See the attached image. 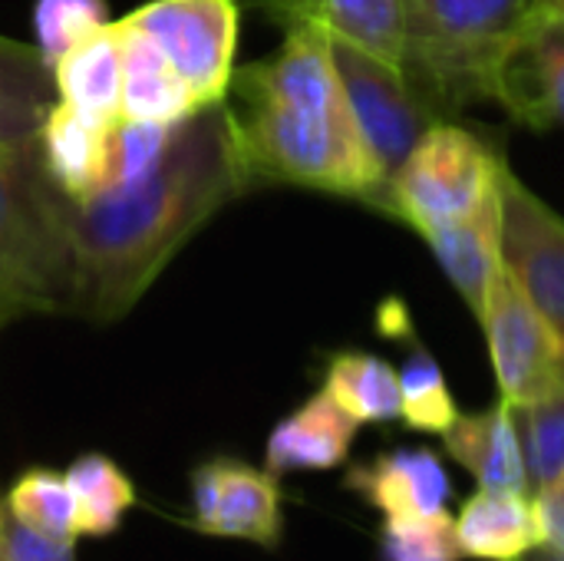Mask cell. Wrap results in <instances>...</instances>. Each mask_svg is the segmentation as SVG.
<instances>
[{
    "label": "cell",
    "mask_w": 564,
    "mask_h": 561,
    "mask_svg": "<svg viewBox=\"0 0 564 561\" xmlns=\"http://www.w3.org/2000/svg\"><path fill=\"white\" fill-rule=\"evenodd\" d=\"M248 188L225 103H215L172 126L162 155L135 182L66 198L73 314L122 321L165 265Z\"/></svg>",
    "instance_id": "6da1fadb"
},
{
    "label": "cell",
    "mask_w": 564,
    "mask_h": 561,
    "mask_svg": "<svg viewBox=\"0 0 564 561\" xmlns=\"http://www.w3.org/2000/svg\"><path fill=\"white\" fill-rule=\"evenodd\" d=\"M397 374H400V420L416 433L443 436L456 423L459 407L449 393L440 360L426 347H416L413 357H406V364Z\"/></svg>",
    "instance_id": "484cf974"
},
{
    "label": "cell",
    "mask_w": 564,
    "mask_h": 561,
    "mask_svg": "<svg viewBox=\"0 0 564 561\" xmlns=\"http://www.w3.org/2000/svg\"><path fill=\"white\" fill-rule=\"evenodd\" d=\"M502 403L516 407L564 390V337L525 301L502 268L479 317Z\"/></svg>",
    "instance_id": "ba28073f"
},
{
    "label": "cell",
    "mask_w": 564,
    "mask_h": 561,
    "mask_svg": "<svg viewBox=\"0 0 564 561\" xmlns=\"http://www.w3.org/2000/svg\"><path fill=\"white\" fill-rule=\"evenodd\" d=\"M248 185H301L383 205V175L354 122L327 30L297 23L221 99Z\"/></svg>",
    "instance_id": "7a4b0ae2"
},
{
    "label": "cell",
    "mask_w": 564,
    "mask_h": 561,
    "mask_svg": "<svg viewBox=\"0 0 564 561\" xmlns=\"http://www.w3.org/2000/svg\"><path fill=\"white\" fill-rule=\"evenodd\" d=\"M76 506V536L102 539L112 536L129 509H135V486L116 466V460L102 453H83L63 473Z\"/></svg>",
    "instance_id": "603a6c76"
},
{
    "label": "cell",
    "mask_w": 564,
    "mask_h": 561,
    "mask_svg": "<svg viewBox=\"0 0 564 561\" xmlns=\"http://www.w3.org/2000/svg\"><path fill=\"white\" fill-rule=\"evenodd\" d=\"M106 23V0H36V46L50 66L86 36L99 33Z\"/></svg>",
    "instance_id": "f1b7e54d"
},
{
    "label": "cell",
    "mask_w": 564,
    "mask_h": 561,
    "mask_svg": "<svg viewBox=\"0 0 564 561\" xmlns=\"http://www.w3.org/2000/svg\"><path fill=\"white\" fill-rule=\"evenodd\" d=\"M545 526V546H555L558 552H564V473L539 496H532Z\"/></svg>",
    "instance_id": "4dcf8cb0"
},
{
    "label": "cell",
    "mask_w": 564,
    "mask_h": 561,
    "mask_svg": "<svg viewBox=\"0 0 564 561\" xmlns=\"http://www.w3.org/2000/svg\"><path fill=\"white\" fill-rule=\"evenodd\" d=\"M66 195L50 182L36 136L0 142V331L30 314H73Z\"/></svg>",
    "instance_id": "277c9868"
},
{
    "label": "cell",
    "mask_w": 564,
    "mask_h": 561,
    "mask_svg": "<svg viewBox=\"0 0 564 561\" xmlns=\"http://www.w3.org/2000/svg\"><path fill=\"white\" fill-rule=\"evenodd\" d=\"M330 56L340 76L344 96L350 103L354 122L383 175V198H387L390 179L406 162L413 145L430 132V126H436L440 119L433 116L430 103L413 86L406 69L340 36H330Z\"/></svg>",
    "instance_id": "8992f818"
},
{
    "label": "cell",
    "mask_w": 564,
    "mask_h": 561,
    "mask_svg": "<svg viewBox=\"0 0 564 561\" xmlns=\"http://www.w3.org/2000/svg\"><path fill=\"white\" fill-rule=\"evenodd\" d=\"M545 7H558V3H564V0H542Z\"/></svg>",
    "instance_id": "d6a6232c"
},
{
    "label": "cell",
    "mask_w": 564,
    "mask_h": 561,
    "mask_svg": "<svg viewBox=\"0 0 564 561\" xmlns=\"http://www.w3.org/2000/svg\"><path fill=\"white\" fill-rule=\"evenodd\" d=\"M56 103L53 66L40 46L0 36V142H26Z\"/></svg>",
    "instance_id": "44dd1931"
},
{
    "label": "cell",
    "mask_w": 564,
    "mask_h": 561,
    "mask_svg": "<svg viewBox=\"0 0 564 561\" xmlns=\"http://www.w3.org/2000/svg\"><path fill=\"white\" fill-rule=\"evenodd\" d=\"M506 159L476 132L436 122L390 179L383 212L420 235L473 215L496 188Z\"/></svg>",
    "instance_id": "5b68a950"
},
{
    "label": "cell",
    "mask_w": 564,
    "mask_h": 561,
    "mask_svg": "<svg viewBox=\"0 0 564 561\" xmlns=\"http://www.w3.org/2000/svg\"><path fill=\"white\" fill-rule=\"evenodd\" d=\"M56 99L86 122L109 129L122 119V50L119 26L106 23L99 33L76 43L53 63Z\"/></svg>",
    "instance_id": "d6986e66"
},
{
    "label": "cell",
    "mask_w": 564,
    "mask_h": 561,
    "mask_svg": "<svg viewBox=\"0 0 564 561\" xmlns=\"http://www.w3.org/2000/svg\"><path fill=\"white\" fill-rule=\"evenodd\" d=\"M552 10H558V13H564V3H558V7H552Z\"/></svg>",
    "instance_id": "836d02e7"
},
{
    "label": "cell",
    "mask_w": 564,
    "mask_h": 561,
    "mask_svg": "<svg viewBox=\"0 0 564 561\" xmlns=\"http://www.w3.org/2000/svg\"><path fill=\"white\" fill-rule=\"evenodd\" d=\"M278 20L284 30L314 23L330 36H340L403 69L406 33L403 0H245Z\"/></svg>",
    "instance_id": "4fadbf2b"
},
{
    "label": "cell",
    "mask_w": 564,
    "mask_h": 561,
    "mask_svg": "<svg viewBox=\"0 0 564 561\" xmlns=\"http://www.w3.org/2000/svg\"><path fill=\"white\" fill-rule=\"evenodd\" d=\"M178 126V122H175ZM172 126L159 122H139V119H119L106 129V172H102V188H122L145 175L155 159L162 155L169 142Z\"/></svg>",
    "instance_id": "4316f807"
},
{
    "label": "cell",
    "mask_w": 564,
    "mask_h": 561,
    "mask_svg": "<svg viewBox=\"0 0 564 561\" xmlns=\"http://www.w3.org/2000/svg\"><path fill=\"white\" fill-rule=\"evenodd\" d=\"M456 519L443 509L423 519H387L380 529V561H459Z\"/></svg>",
    "instance_id": "83f0119b"
},
{
    "label": "cell",
    "mask_w": 564,
    "mask_h": 561,
    "mask_svg": "<svg viewBox=\"0 0 564 561\" xmlns=\"http://www.w3.org/2000/svg\"><path fill=\"white\" fill-rule=\"evenodd\" d=\"M192 529L215 539H238L258 549H278L284 539L278 476L231 456L205 460L192 473Z\"/></svg>",
    "instance_id": "30bf717a"
},
{
    "label": "cell",
    "mask_w": 564,
    "mask_h": 561,
    "mask_svg": "<svg viewBox=\"0 0 564 561\" xmlns=\"http://www.w3.org/2000/svg\"><path fill=\"white\" fill-rule=\"evenodd\" d=\"M122 20L159 43L202 109L228 96L238 46V0H149Z\"/></svg>",
    "instance_id": "52a82bcc"
},
{
    "label": "cell",
    "mask_w": 564,
    "mask_h": 561,
    "mask_svg": "<svg viewBox=\"0 0 564 561\" xmlns=\"http://www.w3.org/2000/svg\"><path fill=\"white\" fill-rule=\"evenodd\" d=\"M116 26L122 50V116L139 122L175 126L198 112V99L172 69L159 43L126 20H119Z\"/></svg>",
    "instance_id": "ac0fdd59"
},
{
    "label": "cell",
    "mask_w": 564,
    "mask_h": 561,
    "mask_svg": "<svg viewBox=\"0 0 564 561\" xmlns=\"http://www.w3.org/2000/svg\"><path fill=\"white\" fill-rule=\"evenodd\" d=\"M344 489L360 496L387 519H423L446 509L453 496L449 473L440 453L416 450H390L367 463H357L344 476Z\"/></svg>",
    "instance_id": "8fae6325"
},
{
    "label": "cell",
    "mask_w": 564,
    "mask_h": 561,
    "mask_svg": "<svg viewBox=\"0 0 564 561\" xmlns=\"http://www.w3.org/2000/svg\"><path fill=\"white\" fill-rule=\"evenodd\" d=\"M456 539L463 559L516 561L545 546V526L529 493L479 489L456 516Z\"/></svg>",
    "instance_id": "e0dca14e"
},
{
    "label": "cell",
    "mask_w": 564,
    "mask_h": 561,
    "mask_svg": "<svg viewBox=\"0 0 564 561\" xmlns=\"http://www.w3.org/2000/svg\"><path fill=\"white\" fill-rule=\"evenodd\" d=\"M502 268L525 301L564 337V218L509 165L499 172Z\"/></svg>",
    "instance_id": "9c48e42d"
},
{
    "label": "cell",
    "mask_w": 564,
    "mask_h": 561,
    "mask_svg": "<svg viewBox=\"0 0 564 561\" xmlns=\"http://www.w3.org/2000/svg\"><path fill=\"white\" fill-rule=\"evenodd\" d=\"M542 0H403V69L443 106L496 99Z\"/></svg>",
    "instance_id": "3957f363"
},
{
    "label": "cell",
    "mask_w": 564,
    "mask_h": 561,
    "mask_svg": "<svg viewBox=\"0 0 564 561\" xmlns=\"http://www.w3.org/2000/svg\"><path fill=\"white\" fill-rule=\"evenodd\" d=\"M509 410L522 440L529 496H539L564 473V390L516 403Z\"/></svg>",
    "instance_id": "cb8c5ba5"
},
{
    "label": "cell",
    "mask_w": 564,
    "mask_h": 561,
    "mask_svg": "<svg viewBox=\"0 0 564 561\" xmlns=\"http://www.w3.org/2000/svg\"><path fill=\"white\" fill-rule=\"evenodd\" d=\"M443 446L449 460L479 483V489L529 493L522 440L506 403L479 413H459L456 423L443 433Z\"/></svg>",
    "instance_id": "2e32d148"
},
{
    "label": "cell",
    "mask_w": 564,
    "mask_h": 561,
    "mask_svg": "<svg viewBox=\"0 0 564 561\" xmlns=\"http://www.w3.org/2000/svg\"><path fill=\"white\" fill-rule=\"evenodd\" d=\"M324 390L360 427L400 420V374L383 357L360 350L334 354L324 370Z\"/></svg>",
    "instance_id": "7402d4cb"
},
{
    "label": "cell",
    "mask_w": 564,
    "mask_h": 561,
    "mask_svg": "<svg viewBox=\"0 0 564 561\" xmlns=\"http://www.w3.org/2000/svg\"><path fill=\"white\" fill-rule=\"evenodd\" d=\"M36 149L50 182L66 198H89L102 188L106 129L86 122L66 103H53L36 132Z\"/></svg>",
    "instance_id": "ffe728a7"
},
{
    "label": "cell",
    "mask_w": 564,
    "mask_h": 561,
    "mask_svg": "<svg viewBox=\"0 0 564 561\" xmlns=\"http://www.w3.org/2000/svg\"><path fill=\"white\" fill-rule=\"evenodd\" d=\"M516 561H564V552H558L555 546H539V549L525 552L522 559Z\"/></svg>",
    "instance_id": "1f68e13d"
},
{
    "label": "cell",
    "mask_w": 564,
    "mask_h": 561,
    "mask_svg": "<svg viewBox=\"0 0 564 561\" xmlns=\"http://www.w3.org/2000/svg\"><path fill=\"white\" fill-rule=\"evenodd\" d=\"M499 103L529 126H564V13L542 7L502 73Z\"/></svg>",
    "instance_id": "7c38bea8"
},
{
    "label": "cell",
    "mask_w": 564,
    "mask_h": 561,
    "mask_svg": "<svg viewBox=\"0 0 564 561\" xmlns=\"http://www.w3.org/2000/svg\"><path fill=\"white\" fill-rule=\"evenodd\" d=\"M7 509L30 526L33 532L46 536V539H59V542H76V506H73V493L66 486V476L46 470V466H33L26 473H20L13 479V486L3 496Z\"/></svg>",
    "instance_id": "d4e9b609"
},
{
    "label": "cell",
    "mask_w": 564,
    "mask_h": 561,
    "mask_svg": "<svg viewBox=\"0 0 564 561\" xmlns=\"http://www.w3.org/2000/svg\"><path fill=\"white\" fill-rule=\"evenodd\" d=\"M436 261L443 265L453 288L463 294L476 321L486 311L489 288L496 274L502 271V208H499V188L466 218L449 222L443 228H433L423 235Z\"/></svg>",
    "instance_id": "9a60e30c"
},
{
    "label": "cell",
    "mask_w": 564,
    "mask_h": 561,
    "mask_svg": "<svg viewBox=\"0 0 564 561\" xmlns=\"http://www.w3.org/2000/svg\"><path fill=\"white\" fill-rule=\"evenodd\" d=\"M73 546L33 532L0 499V561H76Z\"/></svg>",
    "instance_id": "f546056e"
},
{
    "label": "cell",
    "mask_w": 564,
    "mask_h": 561,
    "mask_svg": "<svg viewBox=\"0 0 564 561\" xmlns=\"http://www.w3.org/2000/svg\"><path fill=\"white\" fill-rule=\"evenodd\" d=\"M360 423L347 417L327 390H317L294 413H288L268 436L264 470L271 476L288 473H327L347 463Z\"/></svg>",
    "instance_id": "5bb4252c"
}]
</instances>
